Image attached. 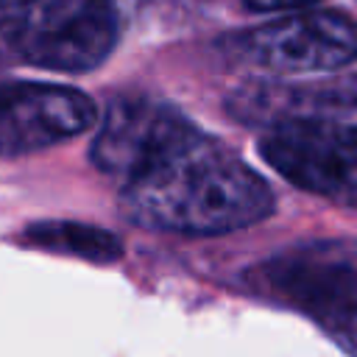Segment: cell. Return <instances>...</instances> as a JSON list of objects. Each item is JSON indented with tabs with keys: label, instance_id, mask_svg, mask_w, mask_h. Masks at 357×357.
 Returning a JSON list of instances; mask_svg holds the SVG:
<instances>
[{
	"label": "cell",
	"instance_id": "52a82bcc",
	"mask_svg": "<svg viewBox=\"0 0 357 357\" xmlns=\"http://www.w3.org/2000/svg\"><path fill=\"white\" fill-rule=\"evenodd\" d=\"M98 112L89 95L39 81L0 84V156H20L86 131Z\"/></svg>",
	"mask_w": 357,
	"mask_h": 357
},
{
	"label": "cell",
	"instance_id": "5b68a950",
	"mask_svg": "<svg viewBox=\"0 0 357 357\" xmlns=\"http://www.w3.org/2000/svg\"><path fill=\"white\" fill-rule=\"evenodd\" d=\"M201 131L170 103L142 95L114 98L92 139L89 159L123 181L134 178Z\"/></svg>",
	"mask_w": 357,
	"mask_h": 357
},
{
	"label": "cell",
	"instance_id": "7c38bea8",
	"mask_svg": "<svg viewBox=\"0 0 357 357\" xmlns=\"http://www.w3.org/2000/svg\"><path fill=\"white\" fill-rule=\"evenodd\" d=\"M148 0H112V6H114V11H117V17H123V14H131V11H137V8H142Z\"/></svg>",
	"mask_w": 357,
	"mask_h": 357
},
{
	"label": "cell",
	"instance_id": "8992f818",
	"mask_svg": "<svg viewBox=\"0 0 357 357\" xmlns=\"http://www.w3.org/2000/svg\"><path fill=\"white\" fill-rule=\"evenodd\" d=\"M268 293L315 312L321 321L357 304V243L315 240L296 245L257 271Z\"/></svg>",
	"mask_w": 357,
	"mask_h": 357
},
{
	"label": "cell",
	"instance_id": "3957f363",
	"mask_svg": "<svg viewBox=\"0 0 357 357\" xmlns=\"http://www.w3.org/2000/svg\"><path fill=\"white\" fill-rule=\"evenodd\" d=\"M229 53L265 73H332L357 59V22L340 11L290 14L229 39Z\"/></svg>",
	"mask_w": 357,
	"mask_h": 357
},
{
	"label": "cell",
	"instance_id": "ba28073f",
	"mask_svg": "<svg viewBox=\"0 0 357 357\" xmlns=\"http://www.w3.org/2000/svg\"><path fill=\"white\" fill-rule=\"evenodd\" d=\"M229 112L243 123L282 126L301 120H335L357 112V81L315 84H243L229 95Z\"/></svg>",
	"mask_w": 357,
	"mask_h": 357
},
{
	"label": "cell",
	"instance_id": "6da1fadb",
	"mask_svg": "<svg viewBox=\"0 0 357 357\" xmlns=\"http://www.w3.org/2000/svg\"><path fill=\"white\" fill-rule=\"evenodd\" d=\"M120 209L145 229L226 234L268 218L273 192L229 148L198 134L123 181Z\"/></svg>",
	"mask_w": 357,
	"mask_h": 357
},
{
	"label": "cell",
	"instance_id": "30bf717a",
	"mask_svg": "<svg viewBox=\"0 0 357 357\" xmlns=\"http://www.w3.org/2000/svg\"><path fill=\"white\" fill-rule=\"evenodd\" d=\"M324 324L343 343V349H349L357 357V304L343 310V312H337V315H332V318H326Z\"/></svg>",
	"mask_w": 357,
	"mask_h": 357
},
{
	"label": "cell",
	"instance_id": "8fae6325",
	"mask_svg": "<svg viewBox=\"0 0 357 357\" xmlns=\"http://www.w3.org/2000/svg\"><path fill=\"white\" fill-rule=\"evenodd\" d=\"M245 6H251L254 11H279V8H301V6H312L315 0H243Z\"/></svg>",
	"mask_w": 357,
	"mask_h": 357
},
{
	"label": "cell",
	"instance_id": "277c9868",
	"mask_svg": "<svg viewBox=\"0 0 357 357\" xmlns=\"http://www.w3.org/2000/svg\"><path fill=\"white\" fill-rule=\"evenodd\" d=\"M259 156L296 187L357 206V126L301 120L271 126Z\"/></svg>",
	"mask_w": 357,
	"mask_h": 357
},
{
	"label": "cell",
	"instance_id": "7a4b0ae2",
	"mask_svg": "<svg viewBox=\"0 0 357 357\" xmlns=\"http://www.w3.org/2000/svg\"><path fill=\"white\" fill-rule=\"evenodd\" d=\"M112 0H0V33L31 64L59 73L98 67L114 47Z\"/></svg>",
	"mask_w": 357,
	"mask_h": 357
},
{
	"label": "cell",
	"instance_id": "9c48e42d",
	"mask_svg": "<svg viewBox=\"0 0 357 357\" xmlns=\"http://www.w3.org/2000/svg\"><path fill=\"white\" fill-rule=\"evenodd\" d=\"M25 240L59 251V254H73L89 262H114L123 254V243L98 226L89 223H75V220H39L25 229Z\"/></svg>",
	"mask_w": 357,
	"mask_h": 357
}]
</instances>
